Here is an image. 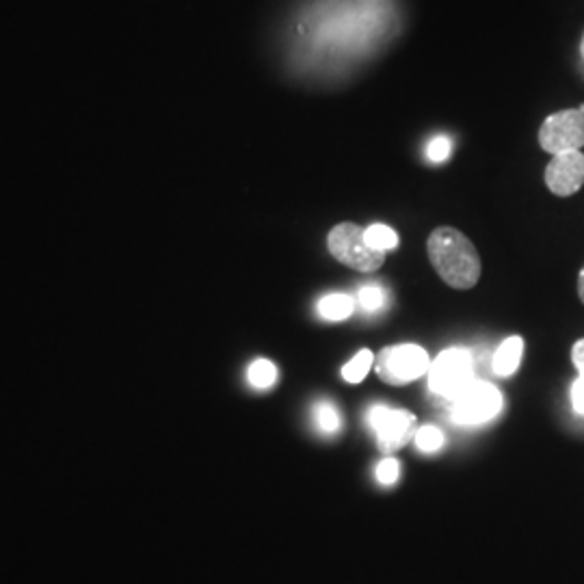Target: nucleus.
I'll list each match as a JSON object with an SVG mask.
<instances>
[{"label":"nucleus","instance_id":"obj_18","mask_svg":"<svg viewBox=\"0 0 584 584\" xmlns=\"http://www.w3.org/2000/svg\"><path fill=\"white\" fill-rule=\"evenodd\" d=\"M398 476H400V464L396 459H384L377 466V478L384 485H394L398 481Z\"/></svg>","mask_w":584,"mask_h":584},{"label":"nucleus","instance_id":"obj_22","mask_svg":"<svg viewBox=\"0 0 584 584\" xmlns=\"http://www.w3.org/2000/svg\"><path fill=\"white\" fill-rule=\"evenodd\" d=\"M581 52H583V57H584V36H583V41H581Z\"/></svg>","mask_w":584,"mask_h":584},{"label":"nucleus","instance_id":"obj_7","mask_svg":"<svg viewBox=\"0 0 584 584\" xmlns=\"http://www.w3.org/2000/svg\"><path fill=\"white\" fill-rule=\"evenodd\" d=\"M368 425L375 430L379 448L394 453L416 437V418L407 409H389L386 405H373L368 412Z\"/></svg>","mask_w":584,"mask_h":584},{"label":"nucleus","instance_id":"obj_3","mask_svg":"<svg viewBox=\"0 0 584 584\" xmlns=\"http://www.w3.org/2000/svg\"><path fill=\"white\" fill-rule=\"evenodd\" d=\"M503 394L485 382H472L451 400V418L457 425H483L503 412Z\"/></svg>","mask_w":584,"mask_h":584},{"label":"nucleus","instance_id":"obj_13","mask_svg":"<svg viewBox=\"0 0 584 584\" xmlns=\"http://www.w3.org/2000/svg\"><path fill=\"white\" fill-rule=\"evenodd\" d=\"M366 242L373 249L386 254V251L394 249L398 245V234L394 232L388 226H384V224H375V226L366 228Z\"/></svg>","mask_w":584,"mask_h":584},{"label":"nucleus","instance_id":"obj_15","mask_svg":"<svg viewBox=\"0 0 584 584\" xmlns=\"http://www.w3.org/2000/svg\"><path fill=\"white\" fill-rule=\"evenodd\" d=\"M357 301L366 311L382 310L386 306V290L382 286H364L357 293Z\"/></svg>","mask_w":584,"mask_h":584},{"label":"nucleus","instance_id":"obj_6","mask_svg":"<svg viewBox=\"0 0 584 584\" xmlns=\"http://www.w3.org/2000/svg\"><path fill=\"white\" fill-rule=\"evenodd\" d=\"M430 368L427 350L418 345H398L382 350L377 373L392 386H405L423 377Z\"/></svg>","mask_w":584,"mask_h":584},{"label":"nucleus","instance_id":"obj_16","mask_svg":"<svg viewBox=\"0 0 584 584\" xmlns=\"http://www.w3.org/2000/svg\"><path fill=\"white\" fill-rule=\"evenodd\" d=\"M414 439L423 453H435L444 446V433L437 427L418 428Z\"/></svg>","mask_w":584,"mask_h":584},{"label":"nucleus","instance_id":"obj_1","mask_svg":"<svg viewBox=\"0 0 584 584\" xmlns=\"http://www.w3.org/2000/svg\"><path fill=\"white\" fill-rule=\"evenodd\" d=\"M428 260L437 275L457 290H469L481 279V256L457 228H435L427 240Z\"/></svg>","mask_w":584,"mask_h":584},{"label":"nucleus","instance_id":"obj_2","mask_svg":"<svg viewBox=\"0 0 584 584\" xmlns=\"http://www.w3.org/2000/svg\"><path fill=\"white\" fill-rule=\"evenodd\" d=\"M327 247H329V254L340 265L349 267L353 271H379L386 263V254L373 249L366 242V230L359 228L357 224H350V221L338 224L336 228H331V232L327 236Z\"/></svg>","mask_w":584,"mask_h":584},{"label":"nucleus","instance_id":"obj_19","mask_svg":"<svg viewBox=\"0 0 584 584\" xmlns=\"http://www.w3.org/2000/svg\"><path fill=\"white\" fill-rule=\"evenodd\" d=\"M572 407L576 414L584 416V377L578 375V379L572 386Z\"/></svg>","mask_w":584,"mask_h":584},{"label":"nucleus","instance_id":"obj_4","mask_svg":"<svg viewBox=\"0 0 584 584\" xmlns=\"http://www.w3.org/2000/svg\"><path fill=\"white\" fill-rule=\"evenodd\" d=\"M472 366L474 364L469 350H442L428 368V388L437 396L453 400L459 392H464L474 382Z\"/></svg>","mask_w":584,"mask_h":584},{"label":"nucleus","instance_id":"obj_5","mask_svg":"<svg viewBox=\"0 0 584 584\" xmlns=\"http://www.w3.org/2000/svg\"><path fill=\"white\" fill-rule=\"evenodd\" d=\"M540 143L547 155L576 152L584 146V113L565 109L545 119L540 128Z\"/></svg>","mask_w":584,"mask_h":584},{"label":"nucleus","instance_id":"obj_21","mask_svg":"<svg viewBox=\"0 0 584 584\" xmlns=\"http://www.w3.org/2000/svg\"><path fill=\"white\" fill-rule=\"evenodd\" d=\"M578 295H581V299H583L584 304V267L583 271H581V277H578Z\"/></svg>","mask_w":584,"mask_h":584},{"label":"nucleus","instance_id":"obj_23","mask_svg":"<svg viewBox=\"0 0 584 584\" xmlns=\"http://www.w3.org/2000/svg\"><path fill=\"white\" fill-rule=\"evenodd\" d=\"M578 109H581V111H583V113H584V105H581V107H578Z\"/></svg>","mask_w":584,"mask_h":584},{"label":"nucleus","instance_id":"obj_9","mask_svg":"<svg viewBox=\"0 0 584 584\" xmlns=\"http://www.w3.org/2000/svg\"><path fill=\"white\" fill-rule=\"evenodd\" d=\"M522 355H524V338L519 336L506 338L505 343L494 353V359H492L494 373L498 377H511L519 368Z\"/></svg>","mask_w":584,"mask_h":584},{"label":"nucleus","instance_id":"obj_8","mask_svg":"<svg viewBox=\"0 0 584 584\" xmlns=\"http://www.w3.org/2000/svg\"><path fill=\"white\" fill-rule=\"evenodd\" d=\"M545 185L558 197L578 194L584 185V155L581 150L556 155L545 167Z\"/></svg>","mask_w":584,"mask_h":584},{"label":"nucleus","instance_id":"obj_12","mask_svg":"<svg viewBox=\"0 0 584 584\" xmlns=\"http://www.w3.org/2000/svg\"><path fill=\"white\" fill-rule=\"evenodd\" d=\"M373 362H375V355L370 353L368 349H362L353 359H350L349 364L343 368V377L349 382V384H359V382H364L366 379V375L370 373V368H373Z\"/></svg>","mask_w":584,"mask_h":584},{"label":"nucleus","instance_id":"obj_10","mask_svg":"<svg viewBox=\"0 0 584 584\" xmlns=\"http://www.w3.org/2000/svg\"><path fill=\"white\" fill-rule=\"evenodd\" d=\"M318 314L327 320H345L353 314V299L349 295H327L318 301Z\"/></svg>","mask_w":584,"mask_h":584},{"label":"nucleus","instance_id":"obj_17","mask_svg":"<svg viewBox=\"0 0 584 584\" xmlns=\"http://www.w3.org/2000/svg\"><path fill=\"white\" fill-rule=\"evenodd\" d=\"M453 150V143L448 137H435L430 143H428L427 156L428 160L433 162H444Z\"/></svg>","mask_w":584,"mask_h":584},{"label":"nucleus","instance_id":"obj_14","mask_svg":"<svg viewBox=\"0 0 584 584\" xmlns=\"http://www.w3.org/2000/svg\"><path fill=\"white\" fill-rule=\"evenodd\" d=\"M316 425H318L320 430H325V433H336V430L340 428V414H338V409H336L331 403H327V400L318 403V405H316Z\"/></svg>","mask_w":584,"mask_h":584},{"label":"nucleus","instance_id":"obj_11","mask_svg":"<svg viewBox=\"0 0 584 584\" xmlns=\"http://www.w3.org/2000/svg\"><path fill=\"white\" fill-rule=\"evenodd\" d=\"M247 382L256 389H269L277 382V366L271 359H256L247 368Z\"/></svg>","mask_w":584,"mask_h":584},{"label":"nucleus","instance_id":"obj_20","mask_svg":"<svg viewBox=\"0 0 584 584\" xmlns=\"http://www.w3.org/2000/svg\"><path fill=\"white\" fill-rule=\"evenodd\" d=\"M572 359H574V366L578 368V375L584 377V340H578L572 349Z\"/></svg>","mask_w":584,"mask_h":584}]
</instances>
